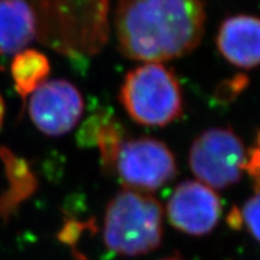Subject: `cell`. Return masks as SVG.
I'll list each match as a JSON object with an SVG mask.
<instances>
[{
  "instance_id": "obj_1",
  "label": "cell",
  "mask_w": 260,
  "mask_h": 260,
  "mask_svg": "<svg viewBox=\"0 0 260 260\" xmlns=\"http://www.w3.org/2000/svg\"><path fill=\"white\" fill-rule=\"evenodd\" d=\"M204 0H117L113 24L123 56L161 63L189 54L205 32Z\"/></svg>"
},
{
  "instance_id": "obj_2",
  "label": "cell",
  "mask_w": 260,
  "mask_h": 260,
  "mask_svg": "<svg viewBox=\"0 0 260 260\" xmlns=\"http://www.w3.org/2000/svg\"><path fill=\"white\" fill-rule=\"evenodd\" d=\"M164 211L157 198L123 188L107 204L103 223L106 248L115 254L138 256L157 249L162 241Z\"/></svg>"
},
{
  "instance_id": "obj_3",
  "label": "cell",
  "mask_w": 260,
  "mask_h": 260,
  "mask_svg": "<svg viewBox=\"0 0 260 260\" xmlns=\"http://www.w3.org/2000/svg\"><path fill=\"white\" fill-rule=\"evenodd\" d=\"M50 45L71 57L90 58L109 38L111 0H42Z\"/></svg>"
},
{
  "instance_id": "obj_4",
  "label": "cell",
  "mask_w": 260,
  "mask_h": 260,
  "mask_svg": "<svg viewBox=\"0 0 260 260\" xmlns=\"http://www.w3.org/2000/svg\"><path fill=\"white\" fill-rule=\"evenodd\" d=\"M118 99L133 121L152 128L176 122L184 111L180 81L161 63H146L128 71Z\"/></svg>"
},
{
  "instance_id": "obj_5",
  "label": "cell",
  "mask_w": 260,
  "mask_h": 260,
  "mask_svg": "<svg viewBox=\"0 0 260 260\" xmlns=\"http://www.w3.org/2000/svg\"><path fill=\"white\" fill-rule=\"evenodd\" d=\"M247 153L241 138L232 128L214 126L194 139L188 162L201 183L222 190L241 180Z\"/></svg>"
},
{
  "instance_id": "obj_6",
  "label": "cell",
  "mask_w": 260,
  "mask_h": 260,
  "mask_svg": "<svg viewBox=\"0 0 260 260\" xmlns=\"http://www.w3.org/2000/svg\"><path fill=\"white\" fill-rule=\"evenodd\" d=\"M112 174L124 188L140 191L157 190L177 175L175 154L155 138H124L117 151Z\"/></svg>"
},
{
  "instance_id": "obj_7",
  "label": "cell",
  "mask_w": 260,
  "mask_h": 260,
  "mask_svg": "<svg viewBox=\"0 0 260 260\" xmlns=\"http://www.w3.org/2000/svg\"><path fill=\"white\" fill-rule=\"evenodd\" d=\"M83 98L67 80H50L30 95L29 116L34 125L47 136H61L75 128L83 113Z\"/></svg>"
},
{
  "instance_id": "obj_8",
  "label": "cell",
  "mask_w": 260,
  "mask_h": 260,
  "mask_svg": "<svg viewBox=\"0 0 260 260\" xmlns=\"http://www.w3.org/2000/svg\"><path fill=\"white\" fill-rule=\"evenodd\" d=\"M167 213L169 222L178 232L204 236L218 224L222 216V200L206 184L184 181L169 198Z\"/></svg>"
},
{
  "instance_id": "obj_9",
  "label": "cell",
  "mask_w": 260,
  "mask_h": 260,
  "mask_svg": "<svg viewBox=\"0 0 260 260\" xmlns=\"http://www.w3.org/2000/svg\"><path fill=\"white\" fill-rule=\"evenodd\" d=\"M217 48L226 61L240 69L260 65V18L252 15H234L220 23Z\"/></svg>"
},
{
  "instance_id": "obj_10",
  "label": "cell",
  "mask_w": 260,
  "mask_h": 260,
  "mask_svg": "<svg viewBox=\"0 0 260 260\" xmlns=\"http://www.w3.org/2000/svg\"><path fill=\"white\" fill-rule=\"evenodd\" d=\"M38 32V17L25 0H0V56L25 50Z\"/></svg>"
},
{
  "instance_id": "obj_11",
  "label": "cell",
  "mask_w": 260,
  "mask_h": 260,
  "mask_svg": "<svg viewBox=\"0 0 260 260\" xmlns=\"http://www.w3.org/2000/svg\"><path fill=\"white\" fill-rule=\"evenodd\" d=\"M0 159L4 164L9 187L0 194V220L8 222L22 204L34 195L39 182L25 159L16 155L5 146L0 147Z\"/></svg>"
},
{
  "instance_id": "obj_12",
  "label": "cell",
  "mask_w": 260,
  "mask_h": 260,
  "mask_svg": "<svg viewBox=\"0 0 260 260\" xmlns=\"http://www.w3.org/2000/svg\"><path fill=\"white\" fill-rule=\"evenodd\" d=\"M10 70L16 92L22 99H25L46 82L51 73V64L42 52L25 48L15 54Z\"/></svg>"
},
{
  "instance_id": "obj_13",
  "label": "cell",
  "mask_w": 260,
  "mask_h": 260,
  "mask_svg": "<svg viewBox=\"0 0 260 260\" xmlns=\"http://www.w3.org/2000/svg\"><path fill=\"white\" fill-rule=\"evenodd\" d=\"M226 220L233 229H245L255 241L260 242V191L247 199L241 209L234 207Z\"/></svg>"
},
{
  "instance_id": "obj_14",
  "label": "cell",
  "mask_w": 260,
  "mask_h": 260,
  "mask_svg": "<svg viewBox=\"0 0 260 260\" xmlns=\"http://www.w3.org/2000/svg\"><path fill=\"white\" fill-rule=\"evenodd\" d=\"M248 84V79L245 75H237L232 80H228L222 83L218 88V98L220 100H233L236 98Z\"/></svg>"
},
{
  "instance_id": "obj_15",
  "label": "cell",
  "mask_w": 260,
  "mask_h": 260,
  "mask_svg": "<svg viewBox=\"0 0 260 260\" xmlns=\"http://www.w3.org/2000/svg\"><path fill=\"white\" fill-rule=\"evenodd\" d=\"M245 171L260 187V149L256 148L255 146H253V147L248 151V153H247V162Z\"/></svg>"
},
{
  "instance_id": "obj_16",
  "label": "cell",
  "mask_w": 260,
  "mask_h": 260,
  "mask_svg": "<svg viewBox=\"0 0 260 260\" xmlns=\"http://www.w3.org/2000/svg\"><path fill=\"white\" fill-rule=\"evenodd\" d=\"M4 118H5V102L3 99L2 94H0V129H2L3 124H4Z\"/></svg>"
},
{
  "instance_id": "obj_17",
  "label": "cell",
  "mask_w": 260,
  "mask_h": 260,
  "mask_svg": "<svg viewBox=\"0 0 260 260\" xmlns=\"http://www.w3.org/2000/svg\"><path fill=\"white\" fill-rule=\"evenodd\" d=\"M255 147L260 149V130L258 132V134H256V139H255Z\"/></svg>"
},
{
  "instance_id": "obj_18",
  "label": "cell",
  "mask_w": 260,
  "mask_h": 260,
  "mask_svg": "<svg viewBox=\"0 0 260 260\" xmlns=\"http://www.w3.org/2000/svg\"><path fill=\"white\" fill-rule=\"evenodd\" d=\"M160 260H181V259H177V258H165V259H160Z\"/></svg>"
}]
</instances>
